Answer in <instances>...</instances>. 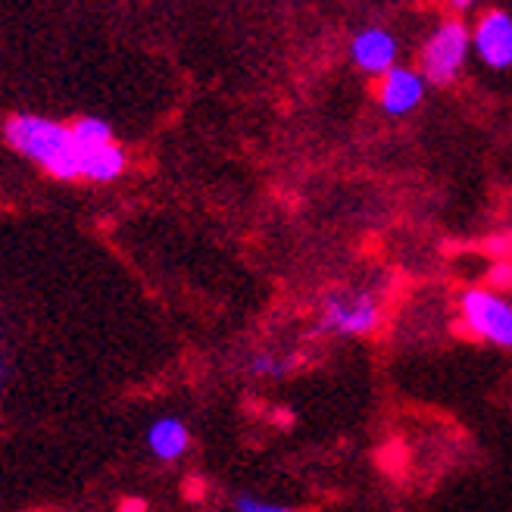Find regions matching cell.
<instances>
[{"instance_id": "6da1fadb", "label": "cell", "mask_w": 512, "mask_h": 512, "mask_svg": "<svg viewBox=\"0 0 512 512\" xmlns=\"http://www.w3.org/2000/svg\"><path fill=\"white\" fill-rule=\"evenodd\" d=\"M4 138L16 153L35 160L54 178H66L69 182V178L82 175V147L75 141L72 128L54 119L32 116V113L10 116L4 125Z\"/></svg>"}, {"instance_id": "7a4b0ae2", "label": "cell", "mask_w": 512, "mask_h": 512, "mask_svg": "<svg viewBox=\"0 0 512 512\" xmlns=\"http://www.w3.org/2000/svg\"><path fill=\"white\" fill-rule=\"evenodd\" d=\"M384 322V300L372 288H341L322 297L316 328L335 338H366Z\"/></svg>"}, {"instance_id": "3957f363", "label": "cell", "mask_w": 512, "mask_h": 512, "mask_svg": "<svg viewBox=\"0 0 512 512\" xmlns=\"http://www.w3.org/2000/svg\"><path fill=\"white\" fill-rule=\"evenodd\" d=\"M472 57V25L466 19L450 16L431 29L419 47V69L431 88H447L463 75Z\"/></svg>"}, {"instance_id": "277c9868", "label": "cell", "mask_w": 512, "mask_h": 512, "mask_svg": "<svg viewBox=\"0 0 512 512\" xmlns=\"http://www.w3.org/2000/svg\"><path fill=\"white\" fill-rule=\"evenodd\" d=\"M459 322L472 338L512 350V300L497 288H466L459 294Z\"/></svg>"}, {"instance_id": "5b68a950", "label": "cell", "mask_w": 512, "mask_h": 512, "mask_svg": "<svg viewBox=\"0 0 512 512\" xmlns=\"http://www.w3.org/2000/svg\"><path fill=\"white\" fill-rule=\"evenodd\" d=\"M428 79L422 75L419 66H403V63H394L388 72L378 75V88H375V97H378V107L388 113L391 119H406L413 116L428 97Z\"/></svg>"}, {"instance_id": "8992f818", "label": "cell", "mask_w": 512, "mask_h": 512, "mask_svg": "<svg viewBox=\"0 0 512 512\" xmlns=\"http://www.w3.org/2000/svg\"><path fill=\"white\" fill-rule=\"evenodd\" d=\"M472 57L494 72L512 69V13L503 7L484 10L472 25Z\"/></svg>"}, {"instance_id": "52a82bcc", "label": "cell", "mask_w": 512, "mask_h": 512, "mask_svg": "<svg viewBox=\"0 0 512 512\" xmlns=\"http://www.w3.org/2000/svg\"><path fill=\"white\" fill-rule=\"evenodd\" d=\"M350 60L353 66L378 79L381 72H388L394 63H400V41L384 25H366L350 38Z\"/></svg>"}, {"instance_id": "ba28073f", "label": "cell", "mask_w": 512, "mask_h": 512, "mask_svg": "<svg viewBox=\"0 0 512 512\" xmlns=\"http://www.w3.org/2000/svg\"><path fill=\"white\" fill-rule=\"evenodd\" d=\"M147 447L150 453L163 459V463H172V459L185 456L188 447H191V431L182 419H157L150 428H147Z\"/></svg>"}, {"instance_id": "9c48e42d", "label": "cell", "mask_w": 512, "mask_h": 512, "mask_svg": "<svg viewBox=\"0 0 512 512\" xmlns=\"http://www.w3.org/2000/svg\"><path fill=\"white\" fill-rule=\"evenodd\" d=\"M125 169V150L116 141L82 150V175L91 182H113Z\"/></svg>"}, {"instance_id": "30bf717a", "label": "cell", "mask_w": 512, "mask_h": 512, "mask_svg": "<svg viewBox=\"0 0 512 512\" xmlns=\"http://www.w3.org/2000/svg\"><path fill=\"white\" fill-rule=\"evenodd\" d=\"M250 375L256 378H285L294 369V356H281V353H253L247 363Z\"/></svg>"}, {"instance_id": "8fae6325", "label": "cell", "mask_w": 512, "mask_h": 512, "mask_svg": "<svg viewBox=\"0 0 512 512\" xmlns=\"http://www.w3.org/2000/svg\"><path fill=\"white\" fill-rule=\"evenodd\" d=\"M72 135L79 141V147H97V144H107L113 141V128L104 122V119H94V116H85L72 125Z\"/></svg>"}, {"instance_id": "7c38bea8", "label": "cell", "mask_w": 512, "mask_h": 512, "mask_svg": "<svg viewBox=\"0 0 512 512\" xmlns=\"http://www.w3.org/2000/svg\"><path fill=\"white\" fill-rule=\"evenodd\" d=\"M235 509H241V512H285L288 506H285V503H272V500H263V497H250V494H241V497H235Z\"/></svg>"}, {"instance_id": "4fadbf2b", "label": "cell", "mask_w": 512, "mask_h": 512, "mask_svg": "<svg viewBox=\"0 0 512 512\" xmlns=\"http://www.w3.org/2000/svg\"><path fill=\"white\" fill-rule=\"evenodd\" d=\"M447 4H450V10H456V13H466L469 7L481 4V0H447Z\"/></svg>"}, {"instance_id": "5bb4252c", "label": "cell", "mask_w": 512, "mask_h": 512, "mask_svg": "<svg viewBox=\"0 0 512 512\" xmlns=\"http://www.w3.org/2000/svg\"><path fill=\"white\" fill-rule=\"evenodd\" d=\"M0 381H4V366H0Z\"/></svg>"}]
</instances>
